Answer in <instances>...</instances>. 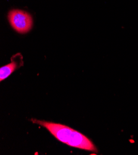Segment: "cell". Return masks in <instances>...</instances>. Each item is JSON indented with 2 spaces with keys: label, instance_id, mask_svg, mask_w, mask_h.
<instances>
[{
  "label": "cell",
  "instance_id": "1",
  "mask_svg": "<svg viewBox=\"0 0 138 155\" xmlns=\"http://www.w3.org/2000/svg\"><path fill=\"white\" fill-rule=\"evenodd\" d=\"M32 121L47 129L55 137L69 146L87 151L98 152L93 142L82 134L68 126L54 122L32 119Z\"/></svg>",
  "mask_w": 138,
  "mask_h": 155
},
{
  "label": "cell",
  "instance_id": "2",
  "mask_svg": "<svg viewBox=\"0 0 138 155\" xmlns=\"http://www.w3.org/2000/svg\"><path fill=\"white\" fill-rule=\"evenodd\" d=\"M8 19L12 27L20 34H25L32 27L33 20L29 14L21 10H12L9 12Z\"/></svg>",
  "mask_w": 138,
  "mask_h": 155
},
{
  "label": "cell",
  "instance_id": "3",
  "mask_svg": "<svg viewBox=\"0 0 138 155\" xmlns=\"http://www.w3.org/2000/svg\"><path fill=\"white\" fill-rule=\"evenodd\" d=\"M18 64L14 61L6 66L2 67L0 69V81H3L6 79L18 68Z\"/></svg>",
  "mask_w": 138,
  "mask_h": 155
}]
</instances>
